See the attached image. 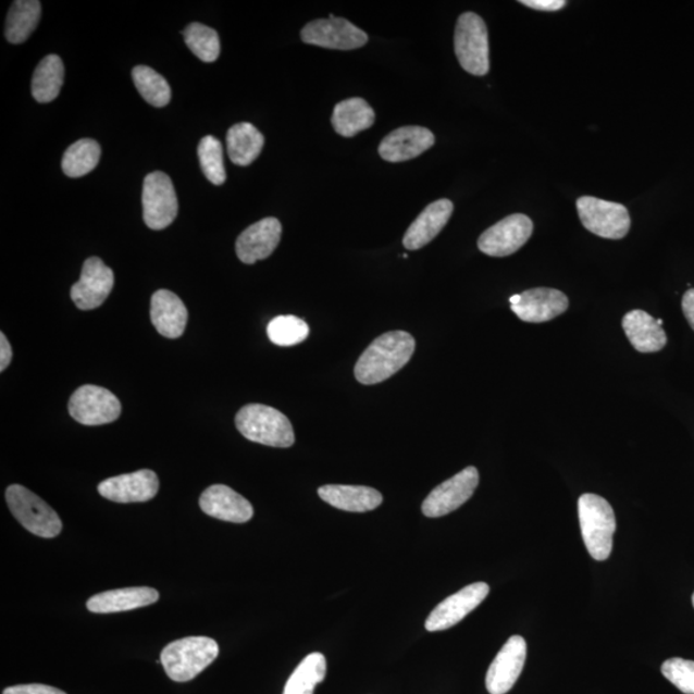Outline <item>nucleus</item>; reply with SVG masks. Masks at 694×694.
<instances>
[{
    "label": "nucleus",
    "mask_w": 694,
    "mask_h": 694,
    "mask_svg": "<svg viewBox=\"0 0 694 694\" xmlns=\"http://www.w3.org/2000/svg\"><path fill=\"white\" fill-rule=\"evenodd\" d=\"M414 350L416 339L408 332H387L375 338L361 354L354 373L360 384H380L406 367Z\"/></svg>",
    "instance_id": "f257e3e1"
},
{
    "label": "nucleus",
    "mask_w": 694,
    "mask_h": 694,
    "mask_svg": "<svg viewBox=\"0 0 694 694\" xmlns=\"http://www.w3.org/2000/svg\"><path fill=\"white\" fill-rule=\"evenodd\" d=\"M580 529L590 555L596 561L610 557L616 531L614 509L605 498L596 494H584L578 503Z\"/></svg>",
    "instance_id": "f03ea898"
},
{
    "label": "nucleus",
    "mask_w": 694,
    "mask_h": 694,
    "mask_svg": "<svg viewBox=\"0 0 694 694\" xmlns=\"http://www.w3.org/2000/svg\"><path fill=\"white\" fill-rule=\"evenodd\" d=\"M219 646L208 636H188L168 644L160 661L174 682H189L216 660Z\"/></svg>",
    "instance_id": "7ed1b4c3"
},
{
    "label": "nucleus",
    "mask_w": 694,
    "mask_h": 694,
    "mask_svg": "<svg viewBox=\"0 0 694 694\" xmlns=\"http://www.w3.org/2000/svg\"><path fill=\"white\" fill-rule=\"evenodd\" d=\"M236 426L247 441L289 448L295 444V432L288 418L280 410L263 404H249L236 416Z\"/></svg>",
    "instance_id": "20e7f679"
},
{
    "label": "nucleus",
    "mask_w": 694,
    "mask_h": 694,
    "mask_svg": "<svg viewBox=\"0 0 694 694\" xmlns=\"http://www.w3.org/2000/svg\"><path fill=\"white\" fill-rule=\"evenodd\" d=\"M5 499L14 519L32 534L40 537H55L62 531V521L54 509L37 494L21 485L7 488Z\"/></svg>",
    "instance_id": "39448f33"
},
{
    "label": "nucleus",
    "mask_w": 694,
    "mask_h": 694,
    "mask_svg": "<svg viewBox=\"0 0 694 694\" xmlns=\"http://www.w3.org/2000/svg\"><path fill=\"white\" fill-rule=\"evenodd\" d=\"M455 49L458 62L467 73L485 76L491 70L488 34L484 20L476 13L459 16L456 26Z\"/></svg>",
    "instance_id": "423d86ee"
},
{
    "label": "nucleus",
    "mask_w": 694,
    "mask_h": 694,
    "mask_svg": "<svg viewBox=\"0 0 694 694\" xmlns=\"http://www.w3.org/2000/svg\"><path fill=\"white\" fill-rule=\"evenodd\" d=\"M580 221L593 235L607 239L624 238L630 231V215L624 205L584 196L577 201Z\"/></svg>",
    "instance_id": "0eeeda50"
},
{
    "label": "nucleus",
    "mask_w": 694,
    "mask_h": 694,
    "mask_svg": "<svg viewBox=\"0 0 694 694\" xmlns=\"http://www.w3.org/2000/svg\"><path fill=\"white\" fill-rule=\"evenodd\" d=\"M141 203H144V219L148 228L162 231L173 224L178 215L179 205L174 184L169 175L153 172L146 176Z\"/></svg>",
    "instance_id": "6e6552de"
},
{
    "label": "nucleus",
    "mask_w": 694,
    "mask_h": 694,
    "mask_svg": "<svg viewBox=\"0 0 694 694\" xmlns=\"http://www.w3.org/2000/svg\"><path fill=\"white\" fill-rule=\"evenodd\" d=\"M69 412L85 426H101L117 420L122 402L108 388L84 385L71 396Z\"/></svg>",
    "instance_id": "1a4fd4ad"
},
{
    "label": "nucleus",
    "mask_w": 694,
    "mask_h": 694,
    "mask_svg": "<svg viewBox=\"0 0 694 694\" xmlns=\"http://www.w3.org/2000/svg\"><path fill=\"white\" fill-rule=\"evenodd\" d=\"M301 39L307 45L352 51L367 45L368 35L345 18L335 17L315 20L301 30Z\"/></svg>",
    "instance_id": "9d476101"
},
{
    "label": "nucleus",
    "mask_w": 694,
    "mask_h": 694,
    "mask_svg": "<svg viewBox=\"0 0 694 694\" xmlns=\"http://www.w3.org/2000/svg\"><path fill=\"white\" fill-rule=\"evenodd\" d=\"M479 481L480 474L476 467H467L429 494L422 505L423 515L436 519V517L455 512L472 497Z\"/></svg>",
    "instance_id": "9b49d317"
},
{
    "label": "nucleus",
    "mask_w": 694,
    "mask_h": 694,
    "mask_svg": "<svg viewBox=\"0 0 694 694\" xmlns=\"http://www.w3.org/2000/svg\"><path fill=\"white\" fill-rule=\"evenodd\" d=\"M533 231L534 224L528 215H509L486 230L480 236L478 246L488 257H509L528 243Z\"/></svg>",
    "instance_id": "f8f14e48"
},
{
    "label": "nucleus",
    "mask_w": 694,
    "mask_h": 694,
    "mask_svg": "<svg viewBox=\"0 0 694 694\" xmlns=\"http://www.w3.org/2000/svg\"><path fill=\"white\" fill-rule=\"evenodd\" d=\"M528 655L526 641L513 635L501 647L486 674V690L491 694H506L513 689L525 667Z\"/></svg>",
    "instance_id": "ddd939ff"
},
{
    "label": "nucleus",
    "mask_w": 694,
    "mask_h": 694,
    "mask_svg": "<svg viewBox=\"0 0 694 694\" xmlns=\"http://www.w3.org/2000/svg\"><path fill=\"white\" fill-rule=\"evenodd\" d=\"M115 275L102 259L85 260L82 277L71 287V299L80 310H94L102 306L110 296Z\"/></svg>",
    "instance_id": "4468645a"
},
{
    "label": "nucleus",
    "mask_w": 694,
    "mask_h": 694,
    "mask_svg": "<svg viewBox=\"0 0 694 694\" xmlns=\"http://www.w3.org/2000/svg\"><path fill=\"white\" fill-rule=\"evenodd\" d=\"M488 592H491V587L486 583L467 585L462 591L453 594L434 608L426 620V629L429 632H442V630L457 625L474 608L483 604Z\"/></svg>",
    "instance_id": "2eb2a0df"
},
{
    "label": "nucleus",
    "mask_w": 694,
    "mask_h": 694,
    "mask_svg": "<svg viewBox=\"0 0 694 694\" xmlns=\"http://www.w3.org/2000/svg\"><path fill=\"white\" fill-rule=\"evenodd\" d=\"M159 488L158 474L151 470L120 474L98 485V492L103 498L116 503L148 501L156 497Z\"/></svg>",
    "instance_id": "dca6fc26"
},
{
    "label": "nucleus",
    "mask_w": 694,
    "mask_h": 694,
    "mask_svg": "<svg viewBox=\"0 0 694 694\" xmlns=\"http://www.w3.org/2000/svg\"><path fill=\"white\" fill-rule=\"evenodd\" d=\"M282 237L278 219L265 218L240 233L236 243L237 257L245 264H255L273 253Z\"/></svg>",
    "instance_id": "f3484780"
},
{
    "label": "nucleus",
    "mask_w": 694,
    "mask_h": 694,
    "mask_svg": "<svg viewBox=\"0 0 694 694\" xmlns=\"http://www.w3.org/2000/svg\"><path fill=\"white\" fill-rule=\"evenodd\" d=\"M511 309L523 322L544 323L563 314L569 309V299L555 288H533L520 294L519 302Z\"/></svg>",
    "instance_id": "a211bd4d"
},
{
    "label": "nucleus",
    "mask_w": 694,
    "mask_h": 694,
    "mask_svg": "<svg viewBox=\"0 0 694 694\" xmlns=\"http://www.w3.org/2000/svg\"><path fill=\"white\" fill-rule=\"evenodd\" d=\"M435 145V136L427 127L402 126L381 141L379 152L388 162H402L418 158Z\"/></svg>",
    "instance_id": "6ab92c4d"
},
{
    "label": "nucleus",
    "mask_w": 694,
    "mask_h": 694,
    "mask_svg": "<svg viewBox=\"0 0 694 694\" xmlns=\"http://www.w3.org/2000/svg\"><path fill=\"white\" fill-rule=\"evenodd\" d=\"M200 507L214 519L245 523L253 517L251 503L233 488L225 485H212L201 495Z\"/></svg>",
    "instance_id": "aec40b11"
},
{
    "label": "nucleus",
    "mask_w": 694,
    "mask_h": 694,
    "mask_svg": "<svg viewBox=\"0 0 694 694\" xmlns=\"http://www.w3.org/2000/svg\"><path fill=\"white\" fill-rule=\"evenodd\" d=\"M453 202L443 198L429 205L409 226L402 245L409 251L420 250L429 245L448 224L453 214Z\"/></svg>",
    "instance_id": "412c9836"
},
{
    "label": "nucleus",
    "mask_w": 694,
    "mask_h": 694,
    "mask_svg": "<svg viewBox=\"0 0 694 694\" xmlns=\"http://www.w3.org/2000/svg\"><path fill=\"white\" fill-rule=\"evenodd\" d=\"M159 598L160 594L153 587H124L96 594L88 600L87 607L94 614L125 612L153 605Z\"/></svg>",
    "instance_id": "4be33fe9"
},
{
    "label": "nucleus",
    "mask_w": 694,
    "mask_h": 694,
    "mask_svg": "<svg viewBox=\"0 0 694 694\" xmlns=\"http://www.w3.org/2000/svg\"><path fill=\"white\" fill-rule=\"evenodd\" d=\"M151 320L161 336L179 338L186 331L188 310L174 293L159 289L152 296Z\"/></svg>",
    "instance_id": "5701e85b"
},
{
    "label": "nucleus",
    "mask_w": 694,
    "mask_h": 694,
    "mask_svg": "<svg viewBox=\"0 0 694 694\" xmlns=\"http://www.w3.org/2000/svg\"><path fill=\"white\" fill-rule=\"evenodd\" d=\"M318 494L330 506L346 512H370L382 505V495L375 488L356 485H324Z\"/></svg>",
    "instance_id": "b1692460"
},
{
    "label": "nucleus",
    "mask_w": 694,
    "mask_h": 694,
    "mask_svg": "<svg viewBox=\"0 0 694 694\" xmlns=\"http://www.w3.org/2000/svg\"><path fill=\"white\" fill-rule=\"evenodd\" d=\"M622 329L636 351L657 352L668 344L667 332L646 311H630L622 320Z\"/></svg>",
    "instance_id": "393cba45"
},
{
    "label": "nucleus",
    "mask_w": 694,
    "mask_h": 694,
    "mask_svg": "<svg viewBox=\"0 0 694 694\" xmlns=\"http://www.w3.org/2000/svg\"><path fill=\"white\" fill-rule=\"evenodd\" d=\"M375 122V113L363 98H349L335 106L332 125L339 136L356 137L360 132L370 129Z\"/></svg>",
    "instance_id": "a878e982"
},
{
    "label": "nucleus",
    "mask_w": 694,
    "mask_h": 694,
    "mask_svg": "<svg viewBox=\"0 0 694 694\" xmlns=\"http://www.w3.org/2000/svg\"><path fill=\"white\" fill-rule=\"evenodd\" d=\"M265 139L257 127L250 123L233 125L226 134V150L233 164L249 166L259 158Z\"/></svg>",
    "instance_id": "bb28decb"
},
{
    "label": "nucleus",
    "mask_w": 694,
    "mask_h": 694,
    "mask_svg": "<svg viewBox=\"0 0 694 694\" xmlns=\"http://www.w3.org/2000/svg\"><path fill=\"white\" fill-rule=\"evenodd\" d=\"M63 79H65V66L57 54H49L42 59L33 76V97L40 103L54 101L59 97Z\"/></svg>",
    "instance_id": "cd10ccee"
},
{
    "label": "nucleus",
    "mask_w": 694,
    "mask_h": 694,
    "mask_svg": "<svg viewBox=\"0 0 694 694\" xmlns=\"http://www.w3.org/2000/svg\"><path fill=\"white\" fill-rule=\"evenodd\" d=\"M41 14L38 0H17L13 2L7 17L5 38L12 45H21L30 38L37 28Z\"/></svg>",
    "instance_id": "c85d7f7f"
},
{
    "label": "nucleus",
    "mask_w": 694,
    "mask_h": 694,
    "mask_svg": "<svg viewBox=\"0 0 694 694\" xmlns=\"http://www.w3.org/2000/svg\"><path fill=\"white\" fill-rule=\"evenodd\" d=\"M327 674V660L320 653L310 654L289 677L283 694H314Z\"/></svg>",
    "instance_id": "c756f323"
},
{
    "label": "nucleus",
    "mask_w": 694,
    "mask_h": 694,
    "mask_svg": "<svg viewBox=\"0 0 694 694\" xmlns=\"http://www.w3.org/2000/svg\"><path fill=\"white\" fill-rule=\"evenodd\" d=\"M101 146L95 139H80L67 148L62 159V170L70 178H80L99 164Z\"/></svg>",
    "instance_id": "7c9ffc66"
},
{
    "label": "nucleus",
    "mask_w": 694,
    "mask_h": 694,
    "mask_svg": "<svg viewBox=\"0 0 694 694\" xmlns=\"http://www.w3.org/2000/svg\"><path fill=\"white\" fill-rule=\"evenodd\" d=\"M133 82L139 95L153 108H165L172 101V88L165 77L148 66L133 69Z\"/></svg>",
    "instance_id": "2f4dec72"
},
{
    "label": "nucleus",
    "mask_w": 694,
    "mask_h": 694,
    "mask_svg": "<svg viewBox=\"0 0 694 694\" xmlns=\"http://www.w3.org/2000/svg\"><path fill=\"white\" fill-rule=\"evenodd\" d=\"M183 37L190 51L203 62H214L221 54V40L214 28L194 23L184 28Z\"/></svg>",
    "instance_id": "473e14b6"
},
{
    "label": "nucleus",
    "mask_w": 694,
    "mask_h": 694,
    "mask_svg": "<svg viewBox=\"0 0 694 694\" xmlns=\"http://www.w3.org/2000/svg\"><path fill=\"white\" fill-rule=\"evenodd\" d=\"M268 337L277 346H295L306 342L309 325L295 315H280L268 325Z\"/></svg>",
    "instance_id": "72a5a7b5"
},
{
    "label": "nucleus",
    "mask_w": 694,
    "mask_h": 694,
    "mask_svg": "<svg viewBox=\"0 0 694 694\" xmlns=\"http://www.w3.org/2000/svg\"><path fill=\"white\" fill-rule=\"evenodd\" d=\"M198 158L205 176L215 186L225 183L226 174L223 160V146L215 137H203L198 145Z\"/></svg>",
    "instance_id": "f704fd0d"
},
{
    "label": "nucleus",
    "mask_w": 694,
    "mask_h": 694,
    "mask_svg": "<svg viewBox=\"0 0 694 694\" xmlns=\"http://www.w3.org/2000/svg\"><path fill=\"white\" fill-rule=\"evenodd\" d=\"M661 672L679 691L694 694V661L679 657L670 658L662 664Z\"/></svg>",
    "instance_id": "c9c22d12"
},
{
    "label": "nucleus",
    "mask_w": 694,
    "mask_h": 694,
    "mask_svg": "<svg viewBox=\"0 0 694 694\" xmlns=\"http://www.w3.org/2000/svg\"><path fill=\"white\" fill-rule=\"evenodd\" d=\"M3 694H66L59 689H54V686H49L45 684H25V685H16L10 686V689H5Z\"/></svg>",
    "instance_id": "e433bc0d"
},
{
    "label": "nucleus",
    "mask_w": 694,
    "mask_h": 694,
    "mask_svg": "<svg viewBox=\"0 0 694 694\" xmlns=\"http://www.w3.org/2000/svg\"><path fill=\"white\" fill-rule=\"evenodd\" d=\"M520 3L529 7V9L545 12L559 11L562 10L566 4H568V2H565V0H521Z\"/></svg>",
    "instance_id": "4c0bfd02"
},
{
    "label": "nucleus",
    "mask_w": 694,
    "mask_h": 694,
    "mask_svg": "<svg viewBox=\"0 0 694 694\" xmlns=\"http://www.w3.org/2000/svg\"><path fill=\"white\" fill-rule=\"evenodd\" d=\"M13 352L9 338L0 334V371L4 372L10 367Z\"/></svg>",
    "instance_id": "58836bf2"
},
{
    "label": "nucleus",
    "mask_w": 694,
    "mask_h": 694,
    "mask_svg": "<svg viewBox=\"0 0 694 694\" xmlns=\"http://www.w3.org/2000/svg\"><path fill=\"white\" fill-rule=\"evenodd\" d=\"M683 313L685 320L689 321L691 327L694 331V288L686 292L682 301Z\"/></svg>",
    "instance_id": "ea45409f"
},
{
    "label": "nucleus",
    "mask_w": 694,
    "mask_h": 694,
    "mask_svg": "<svg viewBox=\"0 0 694 694\" xmlns=\"http://www.w3.org/2000/svg\"><path fill=\"white\" fill-rule=\"evenodd\" d=\"M657 323H658V324H660V325H662V324H664V321H662V320H657Z\"/></svg>",
    "instance_id": "a19ab883"
},
{
    "label": "nucleus",
    "mask_w": 694,
    "mask_h": 694,
    "mask_svg": "<svg viewBox=\"0 0 694 694\" xmlns=\"http://www.w3.org/2000/svg\"><path fill=\"white\" fill-rule=\"evenodd\" d=\"M692 604H693V607H694V593H693V597H692Z\"/></svg>",
    "instance_id": "79ce46f5"
}]
</instances>
